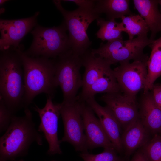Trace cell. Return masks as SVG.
I'll use <instances>...</instances> for the list:
<instances>
[{
  "label": "cell",
  "mask_w": 161,
  "mask_h": 161,
  "mask_svg": "<svg viewBox=\"0 0 161 161\" xmlns=\"http://www.w3.org/2000/svg\"><path fill=\"white\" fill-rule=\"evenodd\" d=\"M101 100L124 130L139 118V105L136 98L120 92L105 94L101 97Z\"/></svg>",
  "instance_id": "12"
},
{
  "label": "cell",
  "mask_w": 161,
  "mask_h": 161,
  "mask_svg": "<svg viewBox=\"0 0 161 161\" xmlns=\"http://www.w3.org/2000/svg\"><path fill=\"white\" fill-rule=\"evenodd\" d=\"M20 55L24 72L25 109L40 94L44 93L53 97L57 88L55 83V61L54 59L30 56L23 51Z\"/></svg>",
  "instance_id": "3"
},
{
  "label": "cell",
  "mask_w": 161,
  "mask_h": 161,
  "mask_svg": "<svg viewBox=\"0 0 161 161\" xmlns=\"http://www.w3.org/2000/svg\"><path fill=\"white\" fill-rule=\"evenodd\" d=\"M151 90L153 100L157 107L161 110V85L154 84Z\"/></svg>",
  "instance_id": "28"
},
{
  "label": "cell",
  "mask_w": 161,
  "mask_h": 161,
  "mask_svg": "<svg viewBox=\"0 0 161 161\" xmlns=\"http://www.w3.org/2000/svg\"><path fill=\"white\" fill-rule=\"evenodd\" d=\"M123 32L128 35L129 39L134 38L135 36H147L150 30L149 27L143 18L139 14L133 13L121 18Z\"/></svg>",
  "instance_id": "22"
},
{
  "label": "cell",
  "mask_w": 161,
  "mask_h": 161,
  "mask_svg": "<svg viewBox=\"0 0 161 161\" xmlns=\"http://www.w3.org/2000/svg\"><path fill=\"white\" fill-rule=\"evenodd\" d=\"M96 20L97 25L100 27L95 34L97 38L103 41L123 39L121 22H116L115 19L106 21L100 17Z\"/></svg>",
  "instance_id": "23"
},
{
  "label": "cell",
  "mask_w": 161,
  "mask_h": 161,
  "mask_svg": "<svg viewBox=\"0 0 161 161\" xmlns=\"http://www.w3.org/2000/svg\"><path fill=\"white\" fill-rule=\"evenodd\" d=\"M129 2L128 0H96L94 10L100 15L105 14L108 20L121 18L132 14L130 10Z\"/></svg>",
  "instance_id": "21"
},
{
  "label": "cell",
  "mask_w": 161,
  "mask_h": 161,
  "mask_svg": "<svg viewBox=\"0 0 161 161\" xmlns=\"http://www.w3.org/2000/svg\"><path fill=\"white\" fill-rule=\"evenodd\" d=\"M134 7L145 20L151 32L150 39L154 40L156 34L161 31V14L158 0H133Z\"/></svg>",
  "instance_id": "18"
},
{
  "label": "cell",
  "mask_w": 161,
  "mask_h": 161,
  "mask_svg": "<svg viewBox=\"0 0 161 161\" xmlns=\"http://www.w3.org/2000/svg\"><path fill=\"white\" fill-rule=\"evenodd\" d=\"M47 97L46 102L43 108H39L36 105L33 107L40 119L38 131L43 133L48 143L49 149L47 153L49 155L61 154L62 153L60 147L61 142L58 139V131L61 103H54L51 97Z\"/></svg>",
  "instance_id": "10"
},
{
  "label": "cell",
  "mask_w": 161,
  "mask_h": 161,
  "mask_svg": "<svg viewBox=\"0 0 161 161\" xmlns=\"http://www.w3.org/2000/svg\"><path fill=\"white\" fill-rule=\"evenodd\" d=\"M148 161H161V134H155L141 148Z\"/></svg>",
  "instance_id": "24"
},
{
  "label": "cell",
  "mask_w": 161,
  "mask_h": 161,
  "mask_svg": "<svg viewBox=\"0 0 161 161\" xmlns=\"http://www.w3.org/2000/svg\"><path fill=\"white\" fill-rule=\"evenodd\" d=\"M5 11V10L4 8H1L0 9V13L1 14L2 13Z\"/></svg>",
  "instance_id": "31"
},
{
  "label": "cell",
  "mask_w": 161,
  "mask_h": 161,
  "mask_svg": "<svg viewBox=\"0 0 161 161\" xmlns=\"http://www.w3.org/2000/svg\"><path fill=\"white\" fill-rule=\"evenodd\" d=\"M153 40L148 36H139L126 40L116 39L105 44L101 43L98 48L90 51L92 54L104 59L111 65L131 60H148L149 57L143 50Z\"/></svg>",
  "instance_id": "7"
},
{
  "label": "cell",
  "mask_w": 161,
  "mask_h": 161,
  "mask_svg": "<svg viewBox=\"0 0 161 161\" xmlns=\"http://www.w3.org/2000/svg\"><path fill=\"white\" fill-rule=\"evenodd\" d=\"M139 118L151 134L161 133V110L154 103L151 92L145 94L139 105Z\"/></svg>",
  "instance_id": "17"
},
{
  "label": "cell",
  "mask_w": 161,
  "mask_h": 161,
  "mask_svg": "<svg viewBox=\"0 0 161 161\" xmlns=\"http://www.w3.org/2000/svg\"><path fill=\"white\" fill-rule=\"evenodd\" d=\"M82 117L88 149L98 147L115 149L99 119L85 102L83 104Z\"/></svg>",
  "instance_id": "13"
},
{
  "label": "cell",
  "mask_w": 161,
  "mask_h": 161,
  "mask_svg": "<svg viewBox=\"0 0 161 161\" xmlns=\"http://www.w3.org/2000/svg\"><path fill=\"white\" fill-rule=\"evenodd\" d=\"M81 57L85 70L82 78V91L79 95L84 94L97 80L111 69L110 64L92 54L89 49Z\"/></svg>",
  "instance_id": "16"
},
{
  "label": "cell",
  "mask_w": 161,
  "mask_h": 161,
  "mask_svg": "<svg viewBox=\"0 0 161 161\" xmlns=\"http://www.w3.org/2000/svg\"><path fill=\"white\" fill-rule=\"evenodd\" d=\"M151 134L139 118L128 126L121 136V143L126 155L129 156L143 147L151 138Z\"/></svg>",
  "instance_id": "15"
},
{
  "label": "cell",
  "mask_w": 161,
  "mask_h": 161,
  "mask_svg": "<svg viewBox=\"0 0 161 161\" xmlns=\"http://www.w3.org/2000/svg\"><path fill=\"white\" fill-rule=\"evenodd\" d=\"M83 102L78 100L68 104L61 103L60 110L64 129L61 143L68 142L82 152H87L88 149L82 117Z\"/></svg>",
  "instance_id": "8"
},
{
  "label": "cell",
  "mask_w": 161,
  "mask_h": 161,
  "mask_svg": "<svg viewBox=\"0 0 161 161\" xmlns=\"http://www.w3.org/2000/svg\"><path fill=\"white\" fill-rule=\"evenodd\" d=\"M24 161L23 160H22V159H21V160H17V161Z\"/></svg>",
  "instance_id": "33"
},
{
  "label": "cell",
  "mask_w": 161,
  "mask_h": 161,
  "mask_svg": "<svg viewBox=\"0 0 161 161\" xmlns=\"http://www.w3.org/2000/svg\"><path fill=\"white\" fill-rule=\"evenodd\" d=\"M8 1V0H0V6H1L4 4L7 1Z\"/></svg>",
  "instance_id": "30"
},
{
  "label": "cell",
  "mask_w": 161,
  "mask_h": 161,
  "mask_svg": "<svg viewBox=\"0 0 161 161\" xmlns=\"http://www.w3.org/2000/svg\"><path fill=\"white\" fill-rule=\"evenodd\" d=\"M122 161L120 159L119 160H118V161Z\"/></svg>",
  "instance_id": "34"
},
{
  "label": "cell",
  "mask_w": 161,
  "mask_h": 161,
  "mask_svg": "<svg viewBox=\"0 0 161 161\" xmlns=\"http://www.w3.org/2000/svg\"><path fill=\"white\" fill-rule=\"evenodd\" d=\"M121 92L117 80L111 69L97 80L83 95L78 96V100L85 102L98 93L108 94Z\"/></svg>",
  "instance_id": "19"
},
{
  "label": "cell",
  "mask_w": 161,
  "mask_h": 161,
  "mask_svg": "<svg viewBox=\"0 0 161 161\" xmlns=\"http://www.w3.org/2000/svg\"><path fill=\"white\" fill-rule=\"evenodd\" d=\"M63 1L74 2L78 6V8L88 10H94L96 1V0H70Z\"/></svg>",
  "instance_id": "27"
},
{
  "label": "cell",
  "mask_w": 161,
  "mask_h": 161,
  "mask_svg": "<svg viewBox=\"0 0 161 161\" xmlns=\"http://www.w3.org/2000/svg\"><path fill=\"white\" fill-rule=\"evenodd\" d=\"M158 3L160 5V13L161 14V0H158Z\"/></svg>",
  "instance_id": "32"
},
{
  "label": "cell",
  "mask_w": 161,
  "mask_h": 161,
  "mask_svg": "<svg viewBox=\"0 0 161 161\" xmlns=\"http://www.w3.org/2000/svg\"><path fill=\"white\" fill-rule=\"evenodd\" d=\"M13 114L0 98V133L6 131L11 122Z\"/></svg>",
  "instance_id": "26"
},
{
  "label": "cell",
  "mask_w": 161,
  "mask_h": 161,
  "mask_svg": "<svg viewBox=\"0 0 161 161\" xmlns=\"http://www.w3.org/2000/svg\"><path fill=\"white\" fill-rule=\"evenodd\" d=\"M148 60L120 63L113 70L121 92L136 98L137 93L144 89L147 77Z\"/></svg>",
  "instance_id": "9"
},
{
  "label": "cell",
  "mask_w": 161,
  "mask_h": 161,
  "mask_svg": "<svg viewBox=\"0 0 161 161\" xmlns=\"http://www.w3.org/2000/svg\"><path fill=\"white\" fill-rule=\"evenodd\" d=\"M57 8L62 15L67 31L71 50L81 56L89 49L91 44L87 33L89 25L99 17L93 10L80 8L72 11L66 10L61 4V1L53 0Z\"/></svg>",
  "instance_id": "5"
},
{
  "label": "cell",
  "mask_w": 161,
  "mask_h": 161,
  "mask_svg": "<svg viewBox=\"0 0 161 161\" xmlns=\"http://www.w3.org/2000/svg\"><path fill=\"white\" fill-rule=\"evenodd\" d=\"M85 102L97 116L98 119L117 152L123 151L121 143V127L118 120L110 111L105 106L100 105L95 97L87 99Z\"/></svg>",
  "instance_id": "14"
},
{
  "label": "cell",
  "mask_w": 161,
  "mask_h": 161,
  "mask_svg": "<svg viewBox=\"0 0 161 161\" xmlns=\"http://www.w3.org/2000/svg\"><path fill=\"white\" fill-rule=\"evenodd\" d=\"M21 50L0 51V98L13 114L22 108L25 87Z\"/></svg>",
  "instance_id": "2"
},
{
  "label": "cell",
  "mask_w": 161,
  "mask_h": 161,
  "mask_svg": "<svg viewBox=\"0 0 161 161\" xmlns=\"http://www.w3.org/2000/svg\"><path fill=\"white\" fill-rule=\"evenodd\" d=\"M55 61V83L62 91L64 104L78 100V92L83 84L80 72L82 66L81 57L70 50L65 54L54 59Z\"/></svg>",
  "instance_id": "6"
},
{
  "label": "cell",
  "mask_w": 161,
  "mask_h": 161,
  "mask_svg": "<svg viewBox=\"0 0 161 161\" xmlns=\"http://www.w3.org/2000/svg\"><path fill=\"white\" fill-rule=\"evenodd\" d=\"M64 23L52 27L37 25L31 33L32 43L24 53L32 57L55 59L71 50Z\"/></svg>",
  "instance_id": "4"
},
{
  "label": "cell",
  "mask_w": 161,
  "mask_h": 161,
  "mask_svg": "<svg viewBox=\"0 0 161 161\" xmlns=\"http://www.w3.org/2000/svg\"><path fill=\"white\" fill-rule=\"evenodd\" d=\"M149 46L151 51L147 62L148 75L143 94L151 90L156 80L161 75V36Z\"/></svg>",
  "instance_id": "20"
},
{
  "label": "cell",
  "mask_w": 161,
  "mask_h": 161,
  "mask_svg": "<svg viewBox=\"0 0 161 161\" xmlns=\"http://www.w3.org/2000/svg\"><path fill=\"white\" fill-rule=\"evenodd\" d=\"M24 115L13 114L5 133L0 139V161H13L25 156L32 143L43 145V137L36 130L32 112L24 109Z\"/></svg>",
  "instance_id": "1"
},
{
  "label": "cell",
  "mask_w": 161,
  "mask_h": 161,
  "mask_svg": "<svg viewBox=\"0 0 161 161\" xmlns=\"http://www.w3.org/2000/svg\"><path fill=\"white\" fill-rule=\"evenodd\" d=\"M39 12L23 18L0 20V51L12 48L23 50L20 43L25 35L37 25Z\"/></svg>",
  "instance_id": "11"
},
{
  "label": "cell",
  "mask_w": 161,
  "mask_h": 161,
  "mask_svg": "<svg viewBox=\"0 0 161 161\" xmlns=\"http://www.w3.org/2000/svg\"><path fill=\"white\" fill-rule=\"evenodd\" d=\"M130 161H148L141 148L139 149Z\"/></svg>",
  "instance_id": "29"
},
{
  "label": "cell",
  "mask_w": 161,
  "mask_h": 161,
  "mask_svg": "<svg viewBox=\"0 0 161 161\" xmlns=\"http://www.w3.org/2000/svg\"><path fill=\"white\" fill-rule=\"evenodd\" d=\"M114 148L104 149L101 153L96 154H91L87 152H82L80 154L84 161H117L120 159Z\"/></svg>",
  "instance_id": "25"
}]
</instances>
